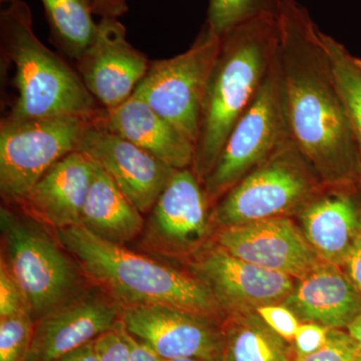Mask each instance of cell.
Wrapping results in <instances>:
<instances>
[{"label":"cell","instance_id":"1","mask_svg":"<svg viewBox=\"0 0 361 361\" xmlns=\"http://www.w3.org/2000/svg\"><path fill=\"white\" fill-rule=\"evenodd\" d=\"M280 65L292 142L331 189L361 185V156L320 30L295 0H281Z\"/></svg>","mask_w":361,"mask_h":361},{"label":"cell","instance_id":"2","mask_svg":"<svg viewBox=\"0 0 361 361\" xmlns=\"http://www.w3.org/2000/svg\"><path fill=\"white\" fill-rule=\"evenodd\" d=\"M279 47L276 13L260 14L221 37L191 167L201 183L217 163L233 128L264 84Z\"/></svg>","mask_w":361,"mask_h":361},{"label":"cell","instance_id":"3","mask_svg":"<svg viewBox=\"0 0 361 361\" xmlns=\"http://www.w3.org/2000/svg\"><path fill=\"white\" fill-rule=\"evenodd\" d=\"M56 237L85 276L122 307L161 304L208 318L217 313L218 299L202 280L99 238L82 225L56 229Z\"/></svg>","mask_w":361,"mask_h":361},{"label":"cell","instance_id":"4","mask_svg":"<svg viewBox=\"0 0 361 361\" xmlns=\"http://www.w3.org/2000/svg\"><path fill=\"white\" fill-rule=\"evenodd\" d=\"M2 56L16 68L18 97L8 116H94L101 106L82 78L35 35L30 7L23 0L0 13Z\"/></svg>","mask_w":361,"mask_h":361},{"label":"cell","instance_id":"5","mask_svg":"<svg viewBox=\"0 0 361 361\" xmlns=\"http://www.w3.org/2000/svg\"><path fill=\"white\" fill-rule=\"evenodd\" d=\"M2 255L30 307L33 320L49 315L80 296L82 274L71 254L39 221L1 208Z\"/></svg>","mask_w":361,"mask_h":361},{"label":"cell","instance_id":"6","mask_svg":"<svg viewBox=\"0 0 361 361\" xmlns=\"http://www.w3.org/2000/svg\"><path fill=\"white\" fill-rule=\"evenodd\" d=\"M324 184L292 140L223 196L214 218L223 228L280 217L319 197Z\"/></svg>","mask_w":361,"mask_h":361},{"label":"cell","instance_id":"7","mask_svg":"<svg viewBox=\"0 0 361 361\" xmlns=\"http://www.w3.org/2000/svg\"><path fill=\"white\" fill-rule=\"evenodd\" d=\"M94 116L13 118L0 123V193L18 204L61 159L78 151Z\"/></svg>","mask_w":361,"mask_h":361},{"label":"cell","instance_id":"8","mask_svg":"<svg viewBox=\"0 0 361 361\" xmlns=\"http://www.w3.org/2000/svg\"><path fill=\"white\" fill-rule=\"evenodd\" d=\"M290 140L278 52L264 84L233 128L217 163L202 183L208 203L224 196Z\"/></svg>","mask_w":361,"mask_h":361},{"label":"cell","instance_id":"9","mask_svg":"<svg viewBox=\"0 0 361 361\" xmlns=\"http://www.w3.org/2000/svg\"><path fill=\"white\" fill-rule=\"evenodd\" d=\"M220 42L221 37L205 25L186 51L151 61L134 92L194 145L200 132L207 87Z\"/></svg>","mask_w":361,"mask_h":361},{"label":"cell","instance_id":"10","mask_svg":"<svg viewBox=\"0 0 361 361\" xmlns=\"http://www.w3.org/2000/svg\"><path fill=\"white\" fill-rule=\"evenodd\" d=\"M77 61L78 75L103 109L132 97L151 63L130 44L125 25L116 18H101L92 44Z\"/></svg>","mask_w":361,"mask_h":361},{"label":"cell","instance_id":"11","mask_svg":"<svg viewBox=\"0 0 361 361\" xmlns=\"http://www.w3.org/2000/svg\"><path fill=\"white\" fill-rule=\"evenodd\" d=\"M210 318L161 304L123 307V329L165 360L221 357L223 334Z\"/></svg>","mask_w":361,"mask_h":361},{"label":"cell","instance_id":"12","mask_svg":"<svg viewBox=\"0 0 361 361\" xmlns=\"http://www.w3.org/2000/svg\"><path fill=\"white\" fill-rule=\"evenodd\" d=\"M78 151L106 173L142 214L152 211L176 169L94 122Z\"/></svg>","mask_w":361,"mask_h":361},{"label":"cell","instance_id":"13","mask_svg":"<svg viewBox=\"0 0 361 361\" xmlns=\"http://www.w3.org/2000/svg\"><path fill=\"white\" fill-rule=\"evenodd\" d=\"M123 307L113 297L84 291L77 298L35 322L26 361H56L116 329Z\"/></svg>","mask_w":361,"mask_h":361},{"label":"cell","instance_id":"14","mask_svg":"<svg viewBox=\"0 0 361 361\" xmlns=\"http://www.w3.org/2000/svg\"><path fill=\"white\" fill-rule=\"evenodd\" d=\"M217 242L236 257L299 280L322 263L305 236L281 216L223 228Z\"/></svg>","mask_w":361,"mask_h":361},{"label":"cell","instance_id":"15","mask_svg":"<svg viewBox=\"0 0 361 361\" xmlns=\"http://www.w3.org/2000/svg\"><path fill=\"white\" fill-rule=\"evenodd\" d=\"M195 268L216 298L238 307L281 302L295 287L290 275L236 257L220 245L202 251Z\"/></svg>","mask_w":361,"mask_h":361},{"label":"cell","instance_id":"16","mask_svg":"<svg viewBox=\"0 0 361 361\" xmlns=\"http://www.w3.org/2000/svg\"><path fill=\"white\" fill-rule=\"evenodd\" d=\"M96 168L89 156L73 152L52 166L18 205L56 229L80 225Z\"/></svg>","mask_w":361,"mask_h":361},{"label":"cell","instance_id":"17","mask_svg":"<svg viewBox=\"0 0 361 361\" xmlns=\"http://www.w3.org/2000/svg\"><path fill=\"white\" fill-rule=\"evenodd\" d=\"M94 123L137 145L176 170L193 165V142L134 94L116 108L101 106L94 116Z\"/></svg>","mask_w":361,"mask_h":361},{"label":"cell","instance_id":"18","mask_svg":"<svg viewBox=\"0 0 361 361\" xmlns=\"http://www.w3.org/2000/svg\"><path fill=\"white\" fill-rule=\"evenodd\" d=\"M284 305L299 319L346 329L361 314V293L339 266L322 262L299 280Z\"/></svg>","mask_w":361,"mask_h":361},{"label":"cell","instance_id":"19","mask_svg":"<svg viewBox=\"0 0 361 361\" xmlns=\"http://www.w3.org/2000/svg\"><path fill=\"white\" fill-rule=\"evenodd\" d=\"M201 184L191 168L176 171L152 209L149 236L157 245L185 248L205 236L208 201Z\"/></svg>","mask_w":361,"mask_h":361},{"label":"cell","instance_id":"20","mask_svg":"<svg viewBox=\"0 0 361 361\" xmlns=\"http://www.w3.org/2000/svg\"><path fill=\"white\" fill-rule=\"evenodd\" d=\"M356 188L330 189L302 209L304 236L324 262L343 266L360 237Z\"/></svg>","mask_w":361,"mask_h":361},{"label":"cell","instance_id":"21","mask_svg":"<svg viewBox=\"0 0 361 361\" xmlns=\"http://www.w3.org/2000/svg\"><path fill=\"white\" fill-rule=\"evenodd\" d=\"M80 225L99 238L123 246L139 236L144 219L110 176L97 165Z\"/></svg>","mask_w":361,"mask_h":361},{"label":"cell","instance_id":"22","mask_svg":"<svg viewBox=\"0 0 361 361\" xmlns=\"http://www.w3.org/2000/svg\"><path fill=\"white\" fill-rule=\"evenodd\" d=\"M221 361H293L286 341L258 314L238 318L223 334Z\"/></svg>","mask_w":361,"mask_h":361},{"label":"cell","instance_id":"23","mask_svg":"<svg viewBox=\"0 0 361 361\" xmlns=\"http://www.w3.org/2000/svg\"><path fill=\"white\" fill-rule=\"evenodd\" d=\"M51 28V39L75 61L92 44L97 23L92 0H40Z\"/></svg>","mask_w":361,"mask_h":361},{"label":"cell","instance_id":"24","mask_svg":"<svg viewBox=\"0 0 361 361\" xmlns=\"http://www.w3.org/2000/svg\"><path fill=\"white\" fill-rule=\"evenodd\" d=\"M320 37L361 156V59L322 30Z\"/></svg>","mask_w":361,"mask_h":361},{"label":"cell","instance_id":"25","mask_svg":"<svg viewBox=\"0 0 361 361\" xmlns=\"http://www.w3.org/2000/svg\"><path fill=\"white\" fill-rule=\"evenodd\" d=\"M281 0H210L206 25L222 37L241 23L263 13H279Z\"/></svg>","mask_w":361,"mask_h":361},{"label":"cell","instance_id":"26","mask_svg":"<svg viewBox=\"0 0 361 361\" xmlns=\"http://www.w3.org/2000/svg\"><path fill=\"white\" fill-rule=\"evenodd\" d=\"M35 320L30 312L0 319V361H26Z\"/></svg>","mask_w":361,"mask_h":361},{"label":"cell","instance_id":"27","mask_svg":"<svg viewBox=\"0 0 361 361\" xmlns=\"http://www.w3.org/2000/svg\"><path fill=\"white\" fill-rule=\"evenodd\" d=\"M360 348L348 331L329 329L322 348L307 355H297L293 361H356Z\"/></svg>","mask_w":361,"mask_h":361},{"label":"cell","instance_id":"28","mask_svg":"<svg viewBox=\"0 0 361 361\" xmlns=\"http://www.w3.org/2000/svg\"><path fill=\"white\" fill-rule=\"evenodd\" d=\"M256 313L278 336L286 341H294L300 323L295 313L287 306L267 304L256 308Z\"/></svg>","mask_w":361,"mask_h":361},{"label":"cell","instance_id":"29","mask_svg":"<svg viewBox=\"0 0 361 361\" xmlns=\"http://www.w3.org/2000/svg\"><path fill=\"white\" fill-rule=\"evenodd\" d=\"M23 312L30 313L25 297L6 264L0 261V319Z\"/></svg>","mask_w":361,"mask_h":361},{"label":"cell","instance_id":"30","mask_svg":"<svg viewBox=\"0 0 361 361\" xmlns=\"http://www.w3.org/2000/svg\"><path fill=\"white\" fill-rule=\"evenodd\" d=\"M99 361H130V344L123 323L96 339Z\"/></svg>","mask_w":361,"mask_h":361},{"label":"cell","instance_id":"31","mask_svg":"<svg viewBox=\"0 0 361 361\" xmlns=\"http://www.w3.org/2000/svg\"><path fill=\"white\" fill-rule=\"evenodd\" d=\"M329 329L312 322L300 323L294 337L297 355H307L324 345Z\"/></svg>","mask_w":361,"mask_h":361},{"label":"cell","instance_id":"32","mask_svg":"<svg viewBox=\"0 0 361 361\" xmlns=\"http://www.w3.org/2000/svg\"><path fill=\"white\" fill-rule=\"evenodd\" d=\"M94 13L101 18H118L129 11L127 0H92Z\"/></svg>","mask_w":361,"mask_h":361},{"label":"cell","instance_id":"33","mask_svg":"<svg viewBox=\"0 0 361 361\" xmlns=\"http://www.w3.org/2000/svg\"><path fill=\"white\" fill-rule=\"evenodd\" d=\"M127 334L130 344V361H167L157 355L148 344L130 336L128 331Z\"/></svg>","mask_w":361,"mask_h":361},{"label":"cell","instance_id":"34","mask_svg":"<svg viewBox=\"0 0 361 361\" xmlns=\"http://www.w3.org/2000/svg\"><path fill=\"white\" fill-rule=\"evenodd\" d=\"M345 273L361 293V238L358 239L355 248L349 254L348 260L344 263Z\"/></svg>","mask_w":361,"mask_h":361},{"label":"cell","instance_id":"35","mask_svg":"<svg viewBox=\"0 0 361 361\" xmlns=\"http://www.w3.org/2000/svg\"><path fill=\"white\" fill-rule=\"evenodd\" d=\"M56 361H99L96 341L89 342Z\"/></svg>","mask_w":361,"mask_h":361},{"label":"cell","instance_id":"36","mask_svg":"<svg viewBox=\"0 0 361 361\" xmlns=\"http://www.w3.org/2000/svg\"><path fill=\"white\" fill-rule=\"evenodd\" d=\"M346 331L348 332L349 336L353 337L357 344L360 350L361 351V314L357 318L348 325Z\"/></svg>","mask_w":361,"mask_h":361},{"label":"cell","instance_id":"37","mask_svg":"<svg viewBox=\"0 0 361 361\" xmlns=\"http://www.w3.org/2000/svg\"><path fill=\"white\" fill-rule=\"evenodd\" d=\"M168 361H205L202 360H198V358H178V360H172Z\"/></svg>","mask_w":361,"mask_h":361},{"label":"cell","instance_id":"38","mask_svg":"<svg viewBox=\"0 0 361 361\" xmlns=\"http://www.w3.org/2000/svg\"><path fill=\"white\" fill-rule=\"evenodd\" d=\"M1 2H6V4H11V2L16 1V0H0Z\"/></svg>","mask_w":361,"mask_h":361},{"label":"cell","instance_id":"39","mask_svg":"<svg viewBox=\"0 0 361 361\" xmlns=\"http://www.w3.org/2000/svg\"><path fill=\"white\" fill-rule=\"evenodd\" d=\"M356 361H361V351L358 353L357 360H356Z\"/></svg>","mask_w":361,"mask_h":361},{"label":"cell","instance_id":"40","mask_svg":"<svg viewBox=\"0 0 361 361\" xmlns=\"http://www.w3.org/2000/svg\"><path fill=\"white\" fill-rule=\"evenodd\" d=\"M360 238H361V214H360Z\"/></svg>","mask_w":361,"mask_h":361}]
</instances>
